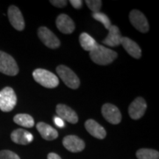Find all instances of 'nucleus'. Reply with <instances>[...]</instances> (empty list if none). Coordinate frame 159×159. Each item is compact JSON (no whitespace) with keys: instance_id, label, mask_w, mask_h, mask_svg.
<instances>
[{"instance_id":"obj_1","label":"nucleus","mask_w":159,"mask_h":159,"mask_svg":"<svg viewBox=\"0 0 159 159\" xmlns=\"http://www.w3.org/2000/svg\"><path fill=\"white\" fill-rule=\"evenodd\" d=\"M89 56L96 64L106 66L111 64L118 57V54L112 49L106 48L102 45H98L92 51L89 52Z\"/></svg>"},{"instance_id":"obj_2","label":"nucleus","mask_w":159,"mask_h":159,"mask_svg":"<svg viewBox=\"0 0 159 159\" xmlns=\"http://www.w3.org/2000/svg\"><path fill=\"white\" fill-rule=\"evenodd\" d=\"M33 76L38 83L45 88L54 89L59 85L58 77L52 72L46 69H35L33 72Z\"/></svg>"},{"instance_id":"obj_3","label":"nucleus","mask_w":159,"mask_h":159,"mask_svg":"<svg viewBox=\"0 0 159 159\" xmlns=\"http://www.w3.org/2000/svg\"><path fill=\"white\" fill-rule=\"evenodd\" d=\"M17 97L14 90L11 87H5L0 91V110L10 112L15 108Z\"/></svg>"},{"instance_id":"obj_4","label":"nucleus","mask_w":159,"mask_h":159,"mask_svg":"<svg viewBox=\"0 0 159 159\" xmlns=\"http://www.w3.org/2000/svg\"><path fill=\"white\" fill-rule=\"evenodd\" d=\"M56 71L66 86L71 89H77L80 85V81L76 74L66 66L60 65L56 68Z\"/></svg>"},{"instance_id":"obj_5","label":"nucleus","mask_w":159,"mask_h":159,"mask_svg":"<svg viewBox=\"0 0 159 159\" xmlns=\"http://www.w3.org/2000/svg\"><path fill=\"white\" fill-rule=\"evenodd\" d=\"M0 72L9 76H15L19 73V66L14 58L2 51H0Z\"/></svg>"},{"instance_id":"obj_6","label":"nucleus","mask_w":159,"mask_h":159,"mask_svg":"<svg viewBox=\"0 0 159 159\" xmlns=\"http://www.w3.org/2000/svg\"><path fill=\"white\" fill-rule=\"evenodd\" d=\"M129 19L134 27L137 30L142 33H146L149 31L150 26L148 19L141 11L138 10H133L129 15Z\"/></svg>"},{"instance_id":"obj_7","label":"nucleus","mask_w":159,"mask_h":159,"mask_svg":"<svg viewBox=\"0 0 159 159\" xmlns=\"http://www.w3.org/2000/svg\"><path fill=\"white\" fill-rule=\"evenodd\" d=\"M38 35L40 40L46 47L50 49H57L61 45V41L54 33L46 27H41L38 30Z\"/></svg>"},{"instance_id":"obj_8","label":"nucleus","mask_w":159,"mask_h":159,"mask_svg":"<svg viewBox=\"0 0 159 159\" xmlns=\"http://www.w3.org/2000/svg\"><path fill=\"white\" fill-rule=\"evenodd\" d=\"M102 114L107 122L113 125H117L122 120V114L119 108L111 103H105L102 105Z\"/></svg>"},{"instance_id":"obj_9","label":"nucleus","mask_w":159,"mask_h":159,"mask_svg":"<svg viewBox=\"0 0 159 159\" xmlns=\"http://www.w3.org/2000/svg\"><path fill=\"white\" fill-rule=\"evenodd\" d=\"M147 103L142 97H137L130 103L128 108V113L132 119L137 120L144 116L147 110Z\"/></svg>"},{"instance_id":"obj_10","label":"nucleus","mask_w":159,"mask_h":159,"mask_svg":"<svg viewBox=\"0 0 159 159\" xmlns=\"http://www.w3.org/2000/svg\"><path fill=\"white\" fill-rule=\"evenodd\" d=\"M7 15H8L10 22L13 28L19 31H21L25 29V19H24L21 12L16 6H10L8 11H7Z\"/></svg>"},{"instance_id":"obj_11","label":"nucleus","mask_w":159,"mask_h":159,"mask_svg":"<svg viewBox=\"0 0 159 159\" xmlns=\"http://www.w3.org/2000/svg\"><path fill=\"white\" fill-rule=\"evenodd\" d=\"M64 148L71 152H79L84 150L85 144L81 139L75 135L65 136L63 139Z\"/></svg>"},{"instance_id":"obj_12","label":"nucleus","mask_w":159,"mask_h":159,"mask_svg":"<svg viewBox=\"0 0 159 159\" xmlns=\"http://www.w3.org/2000/svg\"><path fill=\"white\" fill-rule=\"evenodd\" d=\"M56 113L59 118L67 121L71 124H76L78 122V116L76 112L70 107L64 104H58L56 106Z\"/></svg>"},{"instance_id":"obj_13","label":"nucleus","mask_w":159,"mask_h":159,"mask_svg":"<svg viewBox=\"0 0 159 159\" xmlns=\"http://www.w3.org/2000/svg\"><path fill=\"white\" fill-rule=\"evenodd\" d=\"M57 29L64 34H71L74 32L75 25L73 20L66 14L59 15L55 21Z\"/></svg>"},{"instance_id":"obj_14","label":"nucleus","mask_w":159,"mask_h":159,"mask_svg":"<svg viewBox=\"0 0 159 159\" xmlns=\"http://www.w3.org/2000/svg\"><path fill=\"white\" fill-rule=\"evenodd\" d=\"M108 31V34L103 40L102 43L111 47H118L120 45L122 36L119 27L116 25H111Z\"/></svg>"},{"instance_id":"obj_15","label":"nucleus","mask_w":159,"mask_h":159,"mask_svg":"<svg viewBox=\"0 0 159 159\" xmlns=\"http://www.w3.org/2000/svg\"><path fill=\"white\" fill-rule=\"evenodd\" d=\"M85 128L91 136L98 139H103L106 136V131L102 125L94 119H88L85 122Z\"/></svg>"},{"instance_id":"obj_16","label":"nucleus","mask_w":159,"mask_h":159,"mask_svg":"<svg viewBox=\"0 0 159 159\" xmlns=\"http://www.w3.org/2000/svg\"><path fill=\"white\" fill-rule=\"evenodd\" d=\"M121 44L131 57L139 59L142 57V49L139 44L128 37H122Z\"/></svg>"},{"instance_id":"obj_17","label":"nucleus","mask_w":159,"mask_h":159,"mask_svg":"<svg viewBox=\"0 0 159 159\" xmlns=\"http://www.w3.org/2000/svg\"><path fill=\"white\" fill-rule=\"evenodd\" d=\"M11 140L16 144L27 145L33 141V136L24 129H16L11 135Z\"/></svg>"},{"instance_id":"obj_18","label":"nucleus","mask_w":159,"mask_h":159,"mask_svg":"<svg viewBox=\"0 0 159 159\" xmlns=\"http://www.w3.org/2000/svg\"><path fill=\"white\" fill-rule=\"evenodd\" d=\"M36 128L41 137L45 140L52 141L58 137L57 131L47 123L42 122H39L36 125Z\"/></svg>"},{"instance_id":"obj_19","label":"nucleus","mask_w":159,"mask_h":159,"mask_svg":"<svg viewBox=\"0 0 159 159\" xmlns=\"http://www.w3.org/2000/svg\"><path fill=\"white\" fill-rule=\"evenodd\" d=\"M79 41L83 49L89 52L92 51L99 45L97 41L86 33H81L79 37Z\"/></svg>"},{"instance_id":"obj_20","label":"nucleus","mask_w":159,"mask_h":159,"mask_svg":"<svg viewBox=\"0 0 159 159\" xmlns=\"http://www.w3.org/2000/svg\"><path fill=\"white\" fill-rule=\"evenodd\" d=\"M13 121L17 125L25 128H30L34 126V119L30 115L27 114H19L13 117Z\"/></svg>"},{"instance_id":"obj_21","label":"nucleus","mask_w":159,"mask_h":159,"mask_svg":"<svg viewBox=\"0 0 159 159\" xmlns=\"http://www.w3.org/2000/svg\"><path fill=\"white\" fill-rule=\"evenodd\" d=\"M136 157L138 159H159V152L152 149L143 148L137 150Z\"/></svg>"},{"instance_id":"obj_22","label":"nucleus","mask_w":159,"mask_h":159,"mask_svg":"<svg viewBox=\"0 0 159 159\" xmlns=\"http://www.w3.org/2000/svg\"><path fill=\"white\" fill-rule=\"evenodd\" d=\"M92 17L94 18V19H96L97 21H99L104 25V27L106 28L107 30H109V28L111 27V23L110 19L108 17V16L105 13H101V12H98V13H92Z\"/></svg>"},{"instance_id":"obj_23","label":"nucleus","mask_w":159,"mask_h":159,"mask_svg":"<svg viewBox=\"0 0 159 159\" xmlns=\"http://www.w3.org/2000/svg\"><path fill=\"white\" fill-rule=\"evenodd\" d=\"M85 3L93 13H98L102 7V1L100 0H86Z\"/></svg>"},{"instance_id":"obj_24","label":"nucleus","mask_w":159,"mask_h":159,"mask_svg":"<svg viewBox=\"0 0 159 159\" xmlns=\"http://www.w3.org/2000/svg\"><path fill=\"white\" fill-rule=\"evenodd\" d=\"M0 159H20V158L15 152L5 150L0 151Z\"/></svg>"},{"instance_id":"obj_25","label":"nucleus","mask_w":159,"mask_h":159,"mask_svg":"<svg viewBox=\"0 0 159 159\" xmlns=\"http://www.w3.org/2000/svg\"><path fill=\"white\" fill-rule=\"evenodd\" d=\"M50 3L57 7H64L67 5L66 0H51Z\"/></svg>"},{"instance_id":"obj_26","label":"nucleus","mask_w":159,"mask_h":159,"mask_svg":"<svg viewBox=\"0 0 159 159\" xmlns=\"http://www.w3.org/2000/svg\"><path fill=\"white\" fill-rule=\"evenodd\" d=\"M69 2L75 9L81 8L83 5V1H81V0H70Z\"/></svg>"},{"instance_id":"obj_27","label":"nucleus","mask_w":159,"mask_h":159,"mask_svg":"<svg viewBox=\"0 0 159 159\" xmlns=\"http://www.w3.org/2000/svg\"><path fill=\"white\" fill-rule=\"evenodd\" d=\"M54 121L55 125H57L59 128H63V127L64 126V122H63V121L61 118H59L58 116L54 117Z\"/></svg>"},{"instance_id":"obj_28","label":"nucleus","mask_w":159,"mask_h":159,"mask_svg":"<svg viewBox=\"0 0 159 159\" xmlns=\"http://www.w3.org/2000/svg\"><path fill=\"white\" fill-rule=\"evenodd\" d=\"M47 159H61V158L56 153L50 152V153H49L48 156H47Z\"/></svg>"}]
</instances>
